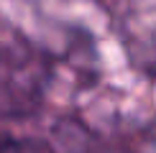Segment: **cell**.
<instances>
[{"instance_id":"1","label":"cell","mask_w":156,"mask_h":153,"mask_svg":"<svg viewBox=\"0 0 156 153\" xmlns=\"http://www.w3.org/2000/svg\"><path fill=\"white\" fill-rule=\"evenodd\" d=\"M5 153H51V151L41 143H31V140H10Z\"/></svg>"},{"instance_id":"2","label":"cell","mask_w":156,"mask_h":153,"mask_svg":"<svg viewBox=\"0 0 156 153\" xmlns=\"http://www.w3.org/2000/svg\"><path fill=\"white\" fill-rule=\"evenodd\" d=\"M8 145H10V138L0 135V153H5V151H8Z\"/></svg>"}]
</instances>
